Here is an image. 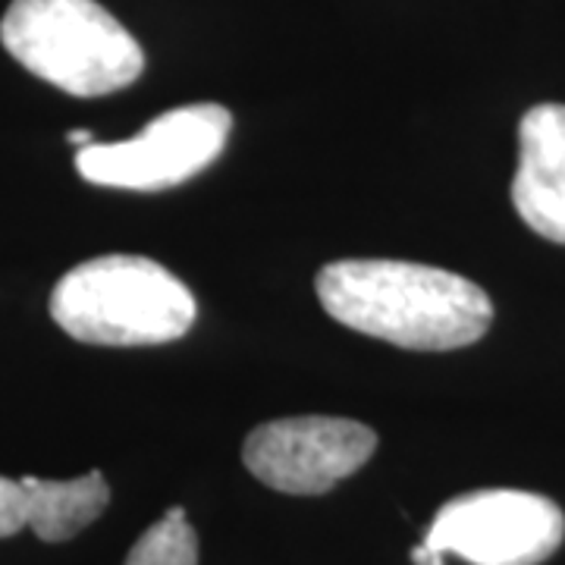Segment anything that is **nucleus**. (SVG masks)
<instances>
[{"mask_svg": "<svg viewBox=\"0 0 565 565\" xmlns=\"http://www.w3.org/2000/svg\"><path fill=\"white\" fill-rule=\"evenodd\" d=\"M318 299L337 323L415 352L478 343L493 323V302L478 282L430 264L333 262L318 274Z\"/></svg>", "mask_w": 565, "mask_h": 565, "instance_id": "obj_1", "label": "nucleus"}, {"mask_svg": "<svg viewBox=\"0 0 565 565\" xmlns=\"http://www.w3.org/2000/svg\"><path fill=\"white\" fill-rule=\"evenodd\" d=\"M195 296L163 264L102 255L76 264L51 292V318L88 345H161L195 323Z\"/></svg>", "mask_w": 565, "mask_h": 565, "instance_id": "obj_2", "label": "nucleus"}, {"mask_svg": "<svg viewBox=\"0 0 565 565\" xmlns=\"http://www.w3.org/2000/svg\"><path fill=\"white\" fill-rule=\"evenodd\" d=\"M0 44L32 76L76 98H102L139 79L145 54L98 0H13Z\"/></svg>", "mask_w": 565, "mask_h": 565, "instance_id": "obj_3", "label": "nucleus"}, {"mask_svg": "<svg viewBox=\"0 0 565 565\" xmlns=\"http://www.w3.org/2000/svg\"><path fill=\"white\" fill-rule=\"evenodd\" d=\"M233 129L221 104H185L148 122L126 141H92L76 151L82 180L110 189L158 192L199 177L217 161Z\"/></svg>", "mask_w": 565, "mask_h": 565, "instance_id": "obj_4", "label": "nucleus"}, {"mask_svg": "<svg viewBox=\"0 0 565 565\" xmlns=\"http://www.w3.org/2000/svg\"><path fill=\"white\" fill-rule=\"evenodd\" d=\"M563 537V509L541 493L471 490L437 509L418 546L427 556L456 553L471 565H541Z\"/></svg>", "mask_w": 565, "mask_h": 565, "instance_id": "obj_5", "label": "nucleus"}, {"mask_svg": "<svg viewBox=\"0 0 565 565\" xmlns=\"http://www.w3.org/2000/svg\"><path fill=\"white\" fill-rule=\"evenodd\" d=\"M377 449V434L352 418L299 415L255 427L243 446L245 468L289 497H321L352 478Z\"/></svg>", "mask_w": 565, "mask_h": 565, "instance_id": "obj_6", "label": "nucleus"}, {"mask_svg": "<svg viewBox=\"0 0 565 565\" xmlns=\"http://www.w3.org/2000/svg\"><path fill=\"white\" fill-rule=\"evenodd\" d=\"M512 204L537 236L565 245V104H537L522 117Z\"/></svg>", "mask_w": 565, "mask_h": 565, "instance_id": "obj_7", "label": "nucleus"}, {"mask_svg": "<svg viewBox=\"0 0 565 565\" xmlns=\"http://www.w3.org/2000/svg\"><path fill=\"white\" fill-rule=\"evenodd\" d=\"M29 493V527L44 544L73 541L79 531L98 522L110 503V487L102 471H88L73 481L20 478Z\"/></svg>", "mask_w": 565, "mask_h": 565, "instance_id": "obj_8", "label": "nucleus"}, {"mask_svg": "<svg viewBox=\"0 0 565 565\" xmlns=\"http://www.w3.org/2000/svg\"><path fill=\"white\" fill-rule=\"evenodd\" d=\"M122 565H199V534L185 509L173 505L132 544Z\"/></svg>", "mask_w": 565, "mask_h": 565, "instance_id": "obj_9", "label": "nucleus"}, {"mask_svg": "<svg viewBox=\"0 0 565 565\" xmlns=\"http://www.w3.org/2000/svg\"><path fill=\"white\" fill-rule=\"evenodd\" d=\"M29 527V493L22 481L0 478V537H13Z\"/></svg>", "mask_w": 565, "mask_h": 565, "instance_id": "obj_10", "label": "nucleus"}, {"mask_svg": "<svg viewBox=\"0 0 565 565\" xmlns=\"http://www.w3.org/2000/svg\"><path fill=\"white\" fill-rule=\"evenodd\" d=\"M66 139L73 141L76 148H85V145H92V141H95V132H92V129H73Z\"/></svg>", "mask_w": 565, "mask_h": 565, "instance_id": "obj_11", "label": "nucleus"}]
</instances>
